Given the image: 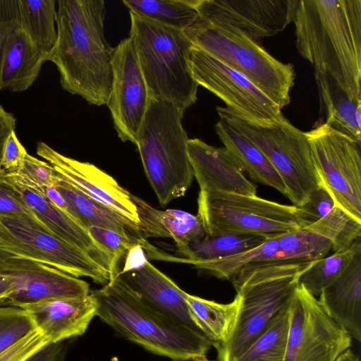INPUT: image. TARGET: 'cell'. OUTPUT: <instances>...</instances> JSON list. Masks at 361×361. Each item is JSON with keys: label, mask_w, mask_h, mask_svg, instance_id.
Returning <instances> with one entry per match:
<instances>
[{"label": "cell", "mask_w": 361, "mask_h": 361, "mask_svg": "<svg viewBox=\"0 0 361 361\" xmlns=\"http://www.w3.org/2000/svg\"><path fill=\"white\" fill-rule=\"evenodd\" d=\"M17 120L13 114L0 104V171L4 146L12 132L16 131Z\"/></svg>", "instance_id": "obj_45"}, {"label": "cell", "mask_w": 361, "mask_h": 361, "mask_svg": "<svg viewBox=\"0 0 361 361\" xmlns=\"http://www.w3.org/2000/svg\"><path fill=\"white\" fill-rule=\"evenodd\" d=\"M279 235L268 238L264 243L255 248L221 259L188 261L181 257H174L163 253L159 250L155 252L154 259L191 264L212 276L230 281L234 275L251 264L279 260Z\"/></svg>", "instance_id": "obj_30"}, {"label": "cell", "mask_w": 361, "mask_h": 361, "mask_svg": "<svg viewBox=\"0 0 361 361\" xmlns=\"http://www.w3.org/2000/svg\"><path fill=\"white\" fill-rule=\"evenodd\" d=\"M37 154L52 166L58 178L112 209L128 222L142 238L132 194L121 186L113 177L90 163L59 153L44 142L37 143Z\"/></svg>", "instance_id": "obj_16"}, {"label": "cell", "mask_w": 361, "mask_h": 361, "mask_svg": "<svg viewBox=\"0 0 361 361\" xmlns=\"http://www.w3.org/2000/svg\"><path fill=\"white\" fill-rule=\"evenodd\" d=\"M335 361H360L358 357L349 348L343 352Z\"/></svg>", "instance_id": "obj_49"}, {"label": "cell", "mask_w": 361, "mask_h": 361, "mask_svg": "<svg viewBox=\"0 0 361 361\" xmlns=\"http://www.w3.org/2000/svg\"><path fill=\"white\" fill-rule=\"evenodd\" d=\"M0 274L12 283L8 305L23 307L60 298L90 294L85 281L47 264L11 256L0 262Z\"/></svg>", "instance_id": "obj_17"}, {"label": "cell", "mask_w": 361, "mask_h": 361, "mask_svg": "<svg viewBox=\"0 0 361 361\" xmlns=\"http://www.w3.org/2000/svg\"><path fill=\"white\" fill-rule=\"evenodd\" d=\"M320 103L325 112L322 122L361 144V98H353L329 75L315 72Z\"/></svg>", "instance_id": "obj_27"}, {"label": "cell", "mask_w": 361, "mask_h": 361, "mask_svg": "<svg viewBox=\"0 0 361 361\" xmlns=\"http://www.w3.org/2000/svg\"><path fill=\"white\" fill-rule=\"evenodd\" d=\"M115 277L148 305L204 338L191 317L186 292L148 260L139 269L119 271Z\"/></svg>", "instance_id": "obj_19"}, {"label": "cell", "mask_w": 361, "mask_h": 361, "mask_svg": "<svg viewBox=\"0 0 361 361\" xmlns=\"http://www.w3.org/2000/svg\"><path fill=\"white\" fill-rule=\"evenodd\" d=\"M6 173L7 178L19 191L39 223L57 237L87 253L107 270L111 278V260L109 255L92 237L86 228L13 173Z\"/></svg>", "instance_id": "obj_18"}, {"label": "cell", "mask_w": 361, "mask_h": 361, "mask_svg": "<svg viewBox=\"0 0 361 361\" xmlns=\"http://www.w3.org/2000/svg\"><path fill=\"white\" fill-rule=\"evenodd\" d=\"M361 250V238L346 249L334 252L329 257L315 260L301 275L299 283L314 297L334 282L348 267L355 255Z\"/></svg>", "instance_id": "obj_35"}, {"label": "cell", "mask_w": 361, "mask_h": 361, "mask_svg": "<svg viewBox=\"0 0 361 361\" xmlns=\"http://www.w3.org/2000/svg\"><path fill=\"white\" fill-rule=\"evenodd\" d=\"M215 131L226 149L254 181L271 187L286 196L285 185L274 166L248 138L219 120Z\"/></svg>", "instance_id": "obj_28"}, {"label": "cell", "mask_w": 361, "mask_h": 361, "mask_svg": "<svg viewBox=\"0 0 361 361\" xmlns=\"http://www.w3.org/2000/svg\"><path fill=\"white\" fill-rule=\"evenodd\" d=\"M290 323L284 361H335L352 338L298 284L289 302Z\"/></svg>", "instance_id": "obj_12"}, {"label": "cell", "mask_w": 361, "mask_h": 361, "mask_svg": "<svg viewBox=\"0 0 361 361\" xmlns=\"http://www.w3.org/2000/svg\"><path fill=\"white\" fill-rule=\"evenodd\" d=\"M13 173L27 185L39 190L48 185H54L56 177L52 166L27 154L22 166Z\"/></svg>", "instance_id": "obj_40"}, {"label": "cell", "mask_w": 361, "mask_h": 361, "mask_svg": "<svg viewBox=\"0 0 361 361\" xmlns=\"http://www.w3.org/2000/svg\"><path fill=\"white\" fill-rule=\"evenodd\" d=\"M18 26L41 51L48 54L56 41V1L18 0Z\"/></svg>", "instance_id": "obj_31"}, {"label": "cell", "mask_w": 361, "mask_h": 361, "mask_svg": "<svg viewBox=\"0 0 361 361\" xmlns=\"http://www.w3.org/2000/svg\"><path fill=\"white\" fill-rule=\"evenodd\" d=\"M48 341L38 331H34L0 354V361H24L42 348Z\"/></svg>", "instance_id": "obj_41"}, {"label": "cell", "mask_w": 361, "mask_h": 361, "mask_svg": "<svg viewBox=\"0 0 361 361\" xmlns=\"http://www.w3.org/2000/svg\"><path fill=\"white\" fill-rule=\"evenodd\" d=\"M305 135L320 183L336 204L361 221V144L323 123Z\"/></svg>", "instance_id": "obj_11"}, {"label": "cell", "mask_w": 361, "mask_h": 361, "mask_svg": "<svg viewBox=\"0 0 361 361\" xmlns=\"http://www.w3.org/2000/svg\"><path fill=\"white\" fill-rule=\"evenodd\" d=\"M184 32L195 47L244 75L281 109L290 104L295 78L292 63L277 60L231 26L212 25L199 18Z\"/></svg>", "instance_id": "obj_7"}, {"label": "cell", "mask_w": 361, "mask_h": 361, "mask_svg": "<svg viewBox=\"0 0 361 361\" xmlns=\"http://www.w3.org/2000/svg\"><path fill=\"white\" fill-rule=\"evenodd\" d=\"M297 0H196L199 18L228 25L256 40L276 35L293 22Z\"/></svg>", "instance_id": "obj_15"}, {"label": "cell", "mask_w": 361, "mask_h": 361, "mask_svg": "<svg viewBox=\"0 0 361 361\" xmlns=\"http://www.w3.org/2000/svg\"><path fill=\"white\" fill-rule=\"evenodd\" d=\"M67 351L63 341L47 343L24 361H65Z\"/></svg>", "instance_id": "obj_44"}, {"label": "cell", "mask_w": 361, "mask_h": 361, "mask_svg": "<svg viewBox=\"0 0 361 361\" xmlns=\"http://www.w3.org/2000/svg\"><path fill=\"white\" fill-rule=\"evenodd\" d=\"M324 312L352 338L361 341V250L318 296Z\"/></svg>", "instance_id": "obj_23"}, {"label": "cell", "mask_w": 361, "mask_h": 361, "mask_svg": "<svg viewBox=\"0 0 361 361\" xmlns=\"http://www.w3.org/2000/svg\"><path fill=\"white\" fill-rule=\"evenodd\" d=\"M197 216L205 235L240 233L273 236L303 228L300 209L224 191L200 190Z\"/></svg>", "instance_id": "obj_9"}, {"label": "cell", "mask_w": 361, "mask_h": 361, "mask_svg": "<svg viewBox=\"0 0 361 361\" xmlns=\"http://www.w3.org/2000/svg\"><path fill=\"white\" fill-rule=\"evenodd\" d=\"M27 152L16 131L11 133L4 146L1 167L6 172H16L22 166Z\"/></svg>", "instance_id": "obj_42"}, {"label": "cell", "mask_w": 361, "mask_h": 361, "mask_svg": "<svg viewBox=\"0 0 361 361\" xmlns=\"http://www.w3.org/2000/svg\"><path fill=\"white\" fill-rule=\"evenodd\" d=\"M87 230L111 258L112 280L119 272L118 269L119 262L125 258L131 248L140 243L141 239L95 226H91Z\"/></svg>", "instance_id": "obj_38"}, {"label": "cell", "mask_w": 361, "mask_h": 361, "mask_svg": "<svg viewBox=\"0 0 361 361\" xmlns=\"http://www.w3.org/2000/svg\"><path fill=\"white\" fill-rule=\"evenodd\" d=\"M184 361H190V360H184ZM193 361H211V360H208L207 358H205V359H202V360H193ZM217 361H219V360H217Z\"/></svg>", "instance_id": "obj_52"}, {"label": "cell", "mask_w": 361, "mask_h": 361, "mask_svg": "<svg viewBox=\"0 0 361 361\" xmlns=\"http://www.w3.org/2000/svg\"><path fill=\"white\" fill-rule=\"evenodd\" d=\"M1 305H8L7 299L0 300V306Z\"/></svg>", "instance_id": "obj_51"}, {"label": "cell", "mask_w": 361, "mask_h": 361, "mask_svg": "<svg viewBox=\"0 0 361 361\" xmlns=\"http://www.w3.org/2000/svg\"><path fill=\"white\" fill-rule=\"evenodd\" d=\"M268 238L262 235L240 233L204 235L200 240L190 243L181 257L188 261L221 259L255 248Z\"/></svg>", "instance_id": "obj_33"}, {"label": "cell", "mask_w": 361, "mask_h": 361, "mask_svg": "<svg viewBox=\"0 0 361 361\" xmlns=\"http://www.w3.org/2000/svg\"><path fill=\"white\" fill-rule=\"evenodd\" d=\"M23 217L37 221L19 191L7 178L6 171H0V218Z\"/></svg>", "instance_id": "obj_39"}, {"label": "cell", "mask_w": 361, "mask_h": 361, "mask_svg": "<svg viewBox=\"0 0 361 361\" xmlns=\"http://www.w3.org/2000/svg\"><path fill=\"white\" fill-rule=\"evenodd\" d=\"M96 316L117 334L173 361L207 358L210 343L145 303L117 277L91 293Z\"/></svg>", "instance_id": "obj_3"}, {"label": "cell", "mask_w": 361, "mask_h": 361, "mask_svg": "<svg viewBox=\"0 0 361 361\" xmlns=\"http://www.w3.org/2000/svg\"><path fill=\"white\" fill-rule=\"evenodd\" d=\"M188 149L200 190L257 195V185L245 176L238 163L224 147L193 138L188 140Z\"/></svg>", "instance_id": "obj_21"}, {"label": "cell", "mask_w": 361, "mask_h": 361, "mask_svg": "<svg viewBox=\"0 0 361 361\" xmlns=\"http://www.w3.org/2000/svg\"><path fill=\"white\" fill-rule=\"evenodd\" d=\"M13 286L11 281L0 274V300L7 299L12 293Z\"/></svg>", "instance_id": "obj_48"}, {"label": "cell", "mask_w": 361, "mask_h": 361, "mask_svg": "<svg viewBox=\"0 0 361 361\" xmlns=\"http://www.w3.org/2000/svg\"><path fill=\"white\" fill-rule=\"evenodd\" d=\"M54 186L64 198L68 214L87 229L95 226L121 235L143 239L135 228L117 213L92 199L68 183L56 177Z\"/></svg>", "instance_id": "obj_29"}, {"label": "cell", "mask_w": 361, "mask_h": 361, "mask_svg": "<svg viewBox=\"0 0 361 361\" xmlns=\"http://www.w3.org/2000/svg\"><path fill=\"white\" fill-rule=\"evenodd\" d=\"M141 241V240H140ZM126 262L121 272L133 271L141 267L147 260L141 244L131 248L125 257Z\"/></svg>", "instance_id": "obj_46"}, {"label": "cell", "mask_w": 361, "mask_h": 361, "mask_svg": "<svg viewBox=\"0 0 361 361\" xmlns=\"http://www.w3.org/2000/svg\"><path fill=\"white\" fill-rule=\"evenodd\" d=\"M18 25V0H0V54L6 37Z\"/></svg>", "instance_id": "obj_43"}, {"label": "cell", "mask_w": 361, "mask_h": 361, "mask_svg": "<svg viewBox=\"0 0 361 361\" xmlns=\"http://www.w3.org/2000/svg\"><path fill=\"white\" fill-rule=\"evenodd\" d=\"M21 308L30 315L37 330L52 343L84 334L96 316L97 304L90 293L51 299Z\"/></svg>", "instance_id": "obj_20"}, {"label": "cell", "mask_w": 361, "mask_h": 361, "mask_svg": "<svg viewBox=\"0 0 361 361\" xmlns=\"http://www.w3.org/2000/svg\"><path fill=\"white\" fill-rule=\"evenodd\" d=\"M48 54L18 25L6 38L0 54V91L24 92L39 75Z\"/></svg>", "instance_id": "obj_24"}, {"label": "cell", "mask_w": 361, "mask_h": 361, "mask_svg": "<svg viewBox=\"0 0 361 361\" xmlns=\"http://www.w3.org/2000/svg\"><path fill=\"white\" fill-rule=\"evenodd\" d=\"M185 300L194 322L220 358L236 324L240 296L236 293L231 302L219 303L186 293Z\"/></svg>", "instance_id": "obj_26"}, {"label": "cell", "mask_w": 361, "mask_h": 361, "mask_svg": "<svg viewBox=\"0 0 361 361\" xmlns=\"http://www.w3.org/2000/svg\"><path fill=\"white\" fill-rule=\"evenodd\" d=\"M193 78L226 107L256 125L269 127L285 118L281 110L247 78L194 45L189 54Z\"/></svg>", "instance_id": "obj_13"}, {"label": "cell", "mask_w": 361, "mask_h": 361, "mask_svg": "<svg viewBox=\"0 0 361 361\" xmlns=\"http://www.w3.org/2000/svg\"><path fill=\"white\" fill-rule=\"evenodd\" d=\"M111 64L113 80L106 105L118 137L135 145L149 97L130 37L114 47Z\"/></svg>", "instance_id": "obj_14"}, {"label": "cell", "mask_w": 361, "mask_h": 361, "mask_svg": "<svg viewBox=\"0 0 361 361\" xmlns=\"http://www.w3.org/2000/svg\"><path fill=\"white\" fill-rule=\"evenodd\" d=\"M289 302L235 361H284L290 323Z\"/></svg>", "instance_id": "obj_34"}, {"label": "cell", "mask_w": 361, "mask_h": 361, "mask_svg": "<svg viewBox=\"0 0 361 361\" xmlns=\"http://www.w3.org/2000/svg\"><path fill=\"white\" fill-rule=\"evenodd\" d=\"M299 54L353 98H361V0H297Z\"/></svg>", "instance_id": "obj_2"}, {"label": "cell", "mask_w": 361, "mask_h": 361, "mask_svg": "<svg viewBox=\"0 0 361 361\" xmlns=\"http://www.w3.org/2000/svg\"><path fill=\"white\" fill-rule=\"evenodd\" d=\"M0 248L13 256L43 263L77 278L106 285L109 272L82 250L49 231L38 221L0 218Z\"/></svg>", "instance_id": "obj_10"}, {"label": "cell", "mask_w": 361, "mask_h": 361, "mask_svg": "<svg viewBox=\"0 0 361 361\" xmlns=\"http://www.w3.org/2000/svg\"><path fill=\"white\" fill-rule=\"evenodd\" d=\"M220 120L255 144L281 176L286 197L298 207L320 185L312 150L305 132L287 118L269 127L256 125L225 106L216 107Z\"/></svg>", "instance_id": "obj_8"}, {"label": "cell", "mask_w": 361, "mask_h": 361, "mask_svg": "<svg viewBox=\"0 0 361 361\" xmlns=\"http://www.w3.org/2000/svg\"><path fill=\"white\" fill-rule=\"evenodd\" d=\"M184 113L173 104L149 98L135 145L146 176L159 204L183 196L194 179Z\"/></svg>", "instance_id": "obj_6"}, {"label": "cell", "mask_w": 361, "mask_h": 361, "mask_svg": "<svg viewBox=\"0 0 361 361\" xmlns=\"http://www.w3.org/2000/svg\"><path fill=\"white\" fill-rule=\"evenodd\" d=\"M36 331L24 309L13 305L0 306V354Z\"/></svg>", "instance_id": "obj_37"}, {"label": "cell", "mask_w": 361, "mask_h": 361, "mask_svg": "<svg viewBox=\"0 0 361 361\" xmlns=\"http://www.w3.org/2000/svg\"><path fill=\"white\" fill-rule=\"evenodd\" d=\"M39 191L54 204L68 212V207L66 201L54 185L43 187Z\"/></svg>", "instance_id": "obj_47"}, {"label": "cell", "mask_w": 361, "mask_h": 361, "mask_svg": "<svg viewBox=\"0 0 361 361\" xmlns=\"http://www.w3.org/2000/svg\"><path fill=\"white\" fill-rule=\"evenodd\" d=\"M314 262H262L230 279L241 302L232 336L219 361H235L250 347L289 302L301 275Z\"/></svg>", "instance_id": "obj_4"}, {"label": "cell", "mask_w": 361, "mask_h": 361, "mask_svg": "<svg viewBox=\"0 0 361 361\" xmlns=\"http://www.w3.org/2000/svg\"><path fill=\"white\" fill-rule=\"evenodd\" d=\"M299 209L302 228L329 240L334 252L348 248L361 237V221L336 204L321 183Z\"/></svg>", "instance_id": "obj_22"}, {"label": "cell", "mask_w": 361, "mask_h": 361, "mask_svg": "<svg viewBox=\"0 0 361 361\" xmlns=\"http://www.w3.org/2000/svg\"><path fill=\"white\" fill-rule=\"evenodd\" d=\"M129 37L147 87L149 97L167 101L183 113L197 99L189 54L192 42L184 31L129 11Z\"/></svg>", "instance_id": "obj_5"}, {"label": "cell", "mask_w": 361, "mask_h": 361, "mask_svg": "<svg viewBox=\"0 0 361 361\" xmlns=\"http://www.w3.org/2000/svg\"><path fill=\"white\" fill-rule=\"evenodd\" d=\"M56 5L57 37L47 61L56 66L64 90L92 105L107 104L114 47L104 34V1L58 0Z\"/></svg>", "instance_id": "obj_1"}, {"label": "cell", "mask_w": 361, "mask_h": 361, "mask_svg": "<svg viewBox=\"0 0 361 361\" xmlns=\"http://www.w3.org/2000/svg\"><path fill=\"white\" fill-rule=\"evenodd\" d=\"M11 256H13V255H12L11 254H10L0 248V262L7 257H11Z\"/></svg>", "instance_id": "obj_50"}, {"label": "cell", "mask_w": 361, "mask_h": 361, "mask_svg": "<svg viewBox=\"0 0 361 361\" xmlns=\"http://www.w3.org/2000/svg\"><path fill=\"white\" fill-rule=\"evenodd\" d=\"M279 259L315 261L326 256L332 248L327 238L306 228H298L278 235Z\"/></svg>", "instance_id": "obj_36"}, {"label": "cell", "mask_w": 361, "mask_h": 361, "mask_svg": "<svg viewBox=\"0 0 361 361\" xmlns=\"http://www.w3.org/2000/svg\"><path fill=\"white\" fill-rule=\"evenodd\" d=\"M122 2L129 11L182 31L199 18L196 0H123Z\"/></svg>", "instance_id": "obj_32"}, {"label": "cell", "mask_w": 361, "mask_h": 361, "mask_svg": "<svg viewBox=\"0 0 361 361\" xmlns=\"http://www.w3.org/2000/svg\"><path fill=\"white\" fill-rule=\"evenodd\" d=\"M132 198L137 207L140 230L144 239L172 238L182 255L190 243L204 237V229L197 216L179 209L159 210L134 195Z\"/></svg>", "instance_id": "obj_25"}]
</instances>
